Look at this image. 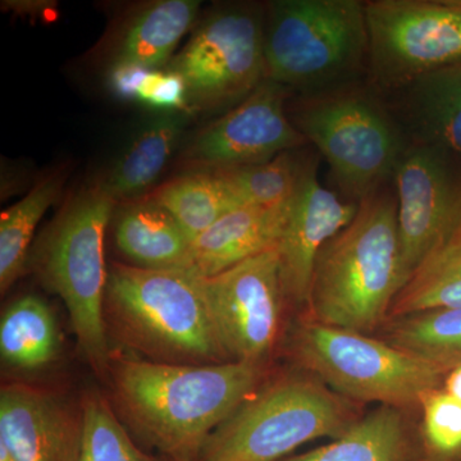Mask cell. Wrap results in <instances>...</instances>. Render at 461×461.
I'll use <instances>...</instances> for the list:
<instances>
[{
  "label": "cell",
  "mask_w": 461,
  "mask_h": 461,
  "mask_svg": "<svg viewBox=\"0 0 461 461\" xmlns=\"http://www.w3.org/2000/svg\"><path fill=\"white\" fill-rule=\"evenodd\" d=\"M114 400L136 435L173 461H198L209 437L266 384V364L112 360Z\"/></svg>",
  "instance_id": "cell-1"
},
{
  "label": "cell",
  "mask_w": 461,
  "mask_h": 461,
  "mask_svg": "<svg viewBox=\"0 0 461 461\" xmlns=\"http://www.w3.org/2000/svg\"><path fill=\"white\" fill-rule=\"evenodd\" d=\"M393 181L362 200L315 260L305 317L372 335L405 286Z\"/></svg>",
  "instance_id": "cell-2"
},
{
  "label": "cell",
  "mask_w": 461,
  "mask_h": 461,
  "mask_svg": "<svg viewBox=\"0 0 461 461\" xmlns=\"http://www.w3.org/2000/svg\"><path fill=\"white\" fill-rule=\"evenodd\" d=\"M105 324L151 362L205 366L230 362L215 330L203 278L186 269H108Z\"/></svg>",
  "instance_id": "cell-3"
},
{
  "label": "cell",
  "mask_w": 461,
  "mask_h": 461,
  "mask_svg": "<svg viewBox=\"0 0 461 461\" xmlns=\"http://www.w3.org/2000/svg\"><path fill=\"white\" fill-rule=\"evenodd\" d=\"M266 78L302 96L357 84L368 72L366 2L276 0L264 14Z\"/></svg>",
  "instance_id": "cell-4"
},
{
  "label": "cell",
  "mask_w": 461,
  "mask_h": 461,
  "mask_svg": "<svg viewBox=\"0 0 461 461\" xmlns=\"http://www.w3.org/2000/svg\"><path fill=\"white\" fill-rule=\"evenodd\" d=\"M114 203L100 184L78 194L50 224L32 259L45 286L65 303L78 348L100 375L109 373L112 363L104 236Z\"/></svg>",
  "instance_id": "cell-5"
},
{
  "label": "cell",
  "mask_w": 461,
  "mask_h": 461,
  "mask_svg": "<svg viewBox=\"0 0 461 461\" xmlns=\"http://www.w3.org/2000/svg\"><path fill=\"white\" fill-rule=\"evenodd\" d=\"M360 403L299 371L264 384L224 421L198 461H280L321 437L336 439L363 417Z\"/></svg>",
  "instance_id": "cell-6"
},
{
  "label": "cell",
  "mask_w": 461,
  "mask_h": 461,
  "mask_svg": "<svg viewBox=\"0 0 461 461\" xmlns=\"http://www.w3.org/2000/svg\"><path fill=\"white\" fill-rule=\"evenodd\" d=\"M288 357L339 395L420 411L429 391L444 386L445 371L379 338L326 326L302 315L287 336Z\"/></svg>",
  "instance_id": "cell-7"
},
{
  "label": "cell",
  "mask_w": 461,
  "mask_h": 461,
  "mask_svg": "<svg viewBox=\"0 0 461 461\" xmlns=\"http://www.w3.org/2000/svg\"><path fill=\"white\" fill-rule=\"evenodd\" d=\"M290 118L327 160L339 190L357 204L393 181L409 141L377 91L357 84L300 96Z\"/></svg>",
  "instance_id": "cell-8"
},
{
  "label": "cell",
  "mask_w": 461,
  "mask_h": 461,
  "mask_svg": "<svg viewBox=\"0 0 461 461\" xmlns=\"http://www.w3.org/2000/svg\"><path fill=\"white\" fill-rule=\"evenodd\" d=\"M369 85L386 95L461 66V0H368Z\"/></svg>",
  "instance_id": "cell-9"
},
{
  "label": "cell",
  "mask_w": 461,
  "mask_h": 461,
  "mask_svg": "<svg viewBox=\"0 0 461 461\" xmlns=\"http://www.w3.org/2000/svg\"><path fill=\"white\" fill-rule=\"evenodd\" d=\"M167 69L184 78L194 107L238 105L266 80L263 14L253 5L215 9Z\"/></svg>",
  "instance_id": "cell-10"
},
{
  "label": "cell",
  "mask_w": 461,
  "mask_h": 461,
  "mask_svg": "<svg viewBox=\"0 0 461 461\" xmlns=\"http://www.w3.org/2000/svg\"><path fill=\"white\" fill-rule=\"evenodd\" d=\"M203 287L230 362L266 364L287 303L277 248L203 278Z\"/></svg>",
  "instance_id": "cell-11"
},
{
  "label": "cell",
  "mask_w": 461,
  "mask_h": 461,
  "mask_svg": "<svg viewBox=\"0 0 461 461\" xmlns=\"http://www.w3.org/2000/svg\"><path fill=\"white\" fill-rule=\"evenodd\" d=\"M393 184L408 282L427 257L461 226V159L436 145L409 140Z\"/></svg>",
  "instance_id": "cell-12"
},
{
  "label": "cell",
  "mask_w": 461,
  "mask_h": 461,
  "mask_svg": "<svg viewBox=\"0 0 461 461\" xmlns=\"http://www.w3.org/2000/svg\"><path fill=\"white\" fill-rule=\"evenodd\" d=\"M290 90L264 80L248 98L196 133L182 159L202 171L260 165L309 144L286 109Z\"/></svg>",
  "instance_id": "cell-13"
},
{
  "label": "cell",
  "mask_w": 461,
  "mask_h": 461,
  "mask_svg": "<svg viewBox=\"0 0 461 461\" xmlns=\"http://www.w3.org/2000/svg\"><path fill=\"white\" fill-rule=\"evenodd\" d=\"M357 203L344 202L321 184L318 162L305 157L277 251L287 303L306 312L315 260L321 249L354 220Z\"/></svg>",
  "instance_id": "cell-14"
},
{
  "label": "cell",
  "mask_w": 461,
  "mask_h": 461,
  "mask_svg": "<svg viewBox=\"0 0 461 461\" xmlns=\"http://www.w3.org/2000/svg\"><path fill=\"white\" fill-rule=\"evenodd\" d=\"M81 412L42 388L14 384L0 393V445L12 461H76Z\"/></svg>",
  "instance_id": "cell-15"
},
{
  "label": "cell",
  "mask_w": 461,
  "mask_h": 461,
  "mask_svg": "<svg viewBox=\"0 0 461 461\" xmlns=\"http://www.w3.org/2000/svg\"><path fill=\"white\" fill-rule=\"evenodd\" d=\"M291 200L278 206H244L224 215L191 242L186 271L200 278L213 277L277 248Z\"/></svg>",
  "instance_id": "cell-16"
},
{
  "label": "cell",
  "mask_w": 461,
  "mask_h": 461,
  "mask_svg": "<svg viewBox=\"0 0 461 461\" xmlns=\"http://www.w3.org/2000/svg\"><path fill=\"white\" fill-rule=\"evenodd\" d=\"M409 140L426 142L461 159V66L441 69L381 95Z\"/></svg>",
  "instance_id": "cell-17"
},
{
  "label": "cell",
  "mask_w": 461,
  "mask_h": 461,
  "mask_svg": "<svg viewBox=\"0 0 461 461\" xmlns=\"http://www.w3.org/2000/svg\"><path fill=\"white\" fill-rule=\"evenodd\" d=\"M409 411L379 405L326 446L280 461H421Z\"/></svg>",
  "instance_id": "cell-18"
},
{
  "label": "cell",
  "mask_w": 461,
  "mask_h": 461,
  "mask_svg": "<svg viewBox=\"0 0 461 461\" xmlns=\"http://www.w3.org/2000/svg\"><path fill=\"white\" fill-rule=\"evenodd\" d=\"M117 248L131 266L145 269H186L191 239L153 199L121 209L115 222Z\"/></svg>",
  "instance_id": "cell-19"
},
{
  "label": "cell",
  "mask_w": 461,
  "mask_h": 461,
  "mask_svg": "<svg viewBox=\"0 0 461 461\" xmlns=\"http://www.w3.org/2000/svg\"><path fill=\"white\" fill-rule=\"evenodd\" d=\"M198 0H160L132 17L121 36L113 65L142 67L156 71L168 66L182 36L198 17Z\"/></svg>",
  "instance_id": "cell-20"
},
{
  "label": "cell",
  "mask_w": 461,
  "mask_h": 461,
  "mask_svg": "<svg viewBox=\"0 0 461 461\" xmlns=\"http://www.w3.org/2000/svg\"><path fill=\"white\" fill-rule=\"evenodd\" d=\"M186 118L181 112H162L142 127L100 182L114 202L135 198L157 181L180 144Z\"/></svg>",
  "instance_id": "cell-21"
},
{
  "label": "cell",
  "mask_w": 461,
  "mask_h": 461,
  "mask_svg": "<svg viewBox=\"0 0 461 461\" xmlns=\"http://www.w3.org/2000/svg\"><path fill=\"white\" fill-rule=\"evenodd\" d=\"M59 348L56 317L41 297H20L3 312L0 354L11 368L39 371L57 359Z\"/></svg>",
  "instance_id": "cell-22"
},
{
  "label": "cell",
  "mask_w": 461,
  "mask_h": 461,
  "mask_svg": "<svg viewBox=\"0 0 461 461\" xmlns=\"http://www.w3.org/2000/svg\"><path fill=\"white\" fill-rule=\"evenodd\" d=\"M377 338L447 373L461 364V308L388 318Z\"/></svg>",
  "instance_id": "cell-23"
},
{
  "label": "cell",
  "mask_w": 461,
  "mask_h": 461,
  "mask_svg": "<svg viewBox=\"0 0 461 461\" xmlns=\"http://www.w3.org/2000/svg\"><path fill=\"white\" fill-rule=\"evenodd\" d=\"M454 308H461V226L412 273L388 318Z\"/></svg>",
  "instance_id": "cell-24"
},
{
  "label": "cell",
  "mask_w": 461,
  "mask_h": 461,
  "mask_svg": "<svg viewBox=\"0 0 461 461\" xmlns=\"http://www.w3.org/2000/svg\"><path fill=\"white\" fill-rule=\"evenodd\" d=\"M151 199L177 221L191 241L224 215L241 208L220 176L212 171L194 172L168 181Z\"/></svg>",
  "instance_id": "cell-25"
},
{
  "label": "cell",
  "mask_w": 461,
  "mask_h": 461,
  "mask_svg": "<svg viewBox=\"0 0 461 461\" xmlns=\"http://www.w3.org/2000/svg\"><path fill=\"white\" fill-rule=\"evenodd\" d=\"M63 178L51 175L39 181L25 198L0 218V291L5 294L25 271L36 226L62 193Z\"/></svg>",
  "instance_id": "cell-26"
},
{
  "label": "cell",
  "mask_w": 461,
  "mask_h": 461,
  "mask_svg": "<svg viewBox=\"0 0 461 461\" xmlns=\"http://www.w3.org/2000/svg\"><path fill=\"white\" fill-rule=\"evenodd\" d=\"M295 151H285L260 165L212 172L220 176L241 208L284 205L295 195L305 159Z\"/></svg>",
  "instance_id": "cell-27"
},
{
  "label": "cell",
  "mask_w": 461,
  "mask_h": 461,
  "mask_svg": "<svg viewBox=\"0 0 461 461\" xmlns=\"http://www.w3.org/2000/svg\"><path fill=\"white\" fill-rule=\"evenodd\" d=\"M81 438L76 461H159L136 446L107 402L96 391L81 402Z\"/></svg>",
  "instance_id": "cell-28"
},
{
  "label": "cell",
  "mask_w": 461,
  "mask_h": 461,
  "mask_svg": "<svg viewBox=\"0 0 461 461\" xmlns=\"http://www.w3.org/2000/svg\"><path fill=\"white\" fill-rule=\"evenodd\" d=\"M418 427L421 461H461V403L444 388L421 399Z\"/></svg>",
  "instance_id": "cell-29"
},
{
  "label": "cell",
  "mask_w": 461,
  "mask_h": 461,
  "mask_svg": "<svg viewBox=\"0 0 461 461\" xmlns=\"http://www.w3.org/2000/svg\"><path fill=\"white\" fill-rule=\"evenodd\" d=\"M136 100L149 108L159 109L163 113L184 111L189 104L184 78L169 69L149 71Z\"/></svg>",
  "instance_id": "cell-30"
},
{
  "label": "cell",
  "mask_w": 461,
  "mask_h": 461,
  "mask_svg": "<svg viewBox=\"0 0 461 461\" xmlns=\"http://www.w3.org/2000/svg\"><path fill=\"white\" fill-rule=\"evenodd\" d=\"M149 69L131 65H112L108 75L109 89L117 98L138 99L139 89L148 75Z\"/></svg>",
  "instance_id": "cell-31"
},
{
  "label": "cell",
  "mask_w": 461,
  "mask_h": 461,
  "mask_svg": "<svg viewBox=\"0 0 461 461\" xmlns=\"http://www.w3.org/2000/svg\"><path fill=\"white\" fill-rule=\"evenodd\" d=\"M442 388L461 403V364L447 372Z\"/></svg>",
  "instance_id": "cell-32"
},
{
  "label": "cell",
  "mask_w": 461,
  "mask_h": 461,
  "mask_svg": "<svg viewBox=\"0 0 461 461\" xmlns=\"http://www.w3.org/2000/svg\"><path fill=\"white\" fill-rule=\"evenodd\" d=\"M0 461H12L11 455L8 454V451L2 445H0Z\"/></svg>",
  "instance_id": "cell-33"
}]
</instances>
